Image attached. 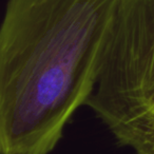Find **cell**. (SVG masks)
I'll list each match as a JSON object with an SVG mask.
<instances>
[{"label":"cell","mask_w":154,"mask_h":154,"mask_svg":"<svg viewBox=\"0 0 154 154\" xmlns=\"http://www.w3.org/2000/svg\"><path fill=\"white\" fill-rule=\"evenodd\" d=\"M119 0H8L0 22V154H50L96 86Z\"/></svg>","instance_id":"cell-1"},{"label":"cell","mask_w":154,"mask_h":154,"mask_svg":"<svg viewBox=\"0 0 154 154\" xmlns=\"http://www.w3.org/2000/svg\"><path fill=\"white\" fill-rule=\"evenodd\" d=\"M86 106L119 146L154 154V0H119Z\"/></svg>","instance_id":"cell-2"}]
</instances>
